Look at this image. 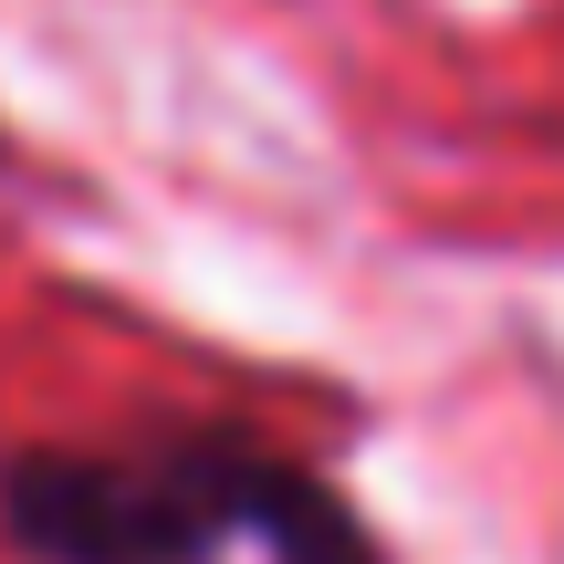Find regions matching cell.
Returning <instances> with one entry per match:
<instances>
[{
	"label": "cell",
	"mask_w": 564,
	"mask_h": 564,
	"mask_svg": "<svg viewBox=\"0 0 564 564\" xmlns=\"http://www.w3.org/2000/svg\"><path fill=\"white\" fill-rule=\"evenodd\" d=\"M0 533L32 564H387L335 481L262 449L251 429H158L137 449H11Z\"/></svg>",
	"instance_id": "6da1fadb"
}]
</instances>
